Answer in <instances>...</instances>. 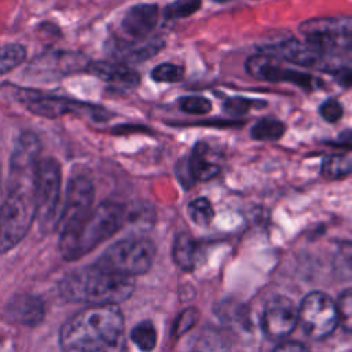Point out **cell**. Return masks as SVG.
Instances as JSON below:
<instances>
[{
  "mask_svg": "<svg viewBox=\"0 0 352 352\" xmlns=\"http://www.w3.org/2000/svg\"><path fill=\"white\" fill-rule=\"evenodd\" d=\"M124 318L117 305H91L74 314L60 327L63 352H120Z\"/></svg>",
  "mask_w": 352,
  "mask_h": 352,
  "instance_id": "1",
  "label": "cell"
},
{
  "mask_svg": "<svg viewBox=\"0 0 352 352\" xmlns=\"http://www.w3.org/2000/svg\"><path fill=\"white\" fill-rule=\"evenodd\" d=\"M59 292L65 300L73 302L117 305L132 294L133 280L92 264L65 275L59 283Z\"/></svg>",
  "mask_w": 352,
  "mask_h": 352,
  "instance_id": "2",
  "label": "cell"
},
{
  "mask_svg": "<svg viewBox=\"0 0 352 352\" xmlns=\"http://www.w3.org/2000/svg\"><path fill=\"white\" fill-rule=\"evenodd\" d=\"M124 220V210L114 202H103L84 219L60 228L59 249L66 260H77L114 235Z\"/></svg>",
  "mask_w": 352,
  "mask_h": 352,
  "instance_id": "3",
  "label": "cell"
},
{
  "mask_svg": "<svg viewBox=\"0 0 352 352\" xmlns=\"http://www.w3.org/2000/svg\"><path fill=\"white\" fill-rule=\"evenodd\" d=\"M34 219V177H8V192L0 205V254L25 238Z\"/></svg>",
  "mask_w": 352,
  "mask_h": 352,
  "instance_id": "4",
  "label": "cell"
},
{
  "mask_svg": "<svg viewBox=\"0 0 352 352\" xmlns=\"http://www.w3.org/2000/svg\"><path fill=\"white\" fill-rule=\"evenodd\" d=\"M154 245L146 238H125L113 243L96 265L121 276L132 278L147 272L154 258Z\"/></svg>",
  "mask_w": 352,
  "mask_h": 352,
  "instance_id": "5",
  "label": "cell"
},
{
  "mask_svg": "<svg viewBox=\"0 0 352 352\" xmlns=\"http://www.w3.org/2000/svg\"><path fill=\"white\" fill-rule=\"evenodd\" d=\"M62 170L54 158L38 161L34 175V204L36 219L43 230L50 231L59 221Z\"/></svg>",
  "mask_w": 352,
  "mask_h": 352,
  "instance_id": "6",
  "label": "cell"
},
{
  "mask_svg": "<svg viewBox=\"0 0 352 352\" xmlns=\"http://www.w3.org/2000/svg\"><path fill=\"white\" fill-rule=\"evenodd\" d=\"M298 319L304 333L314 340H323L338 326L336 302L322 292L307 294L298 308Z\"/></svg>",
  "mask_w": 352,
  "mask_h": 352,
  "instance_id": "7",
  "label": "cell"
},
{
  "mask_svg": "<svg viewBox=\"0 0 352 352\" xmlns=\"http://www.w3.org/2000/svg\"><path fill=\"white\" fill-rule=\"evenodd\" d=\"M305 41L322 51L349 50L352 38V21L349 16L314 18L300 25Z\"/></svg>",
  "mask_w": 352,
  "mask_h": 352,
  "instance_id": "8",
  "label": "cell"
},
{
  "mask_svg": "<svg viewBox=\"0 0 352 352\" xmlns=\"http://www.w3.org/2000/svg\"><path fill=\"white\" fill-rule=\"evenodd\" d=\"M298 320V308L283 296L272 297L264 308L261 327L267 338L280 341L294 330Z\"/></svg>",
  "mask_w": 352,
  "mask_h": 352,
  "instance_id": "9",
  "label": "cell"
},
{
  "mask_svg": "<svg viewBox=\"0 0 352 352\" xmlns=\"http://www.w3.org/2000/svg\"><path fill=\"white\" fill-rule=\"evenodd\" d=\"M28 109L41 117L55 118L67 113H87L96 121H104L110 116L103 107H98L89 103H81L62 96H32L28 99Z\"/></svg>",
  "mask_w": 352,
  "mask_h": 352,
  "instance_id": "10",
  "label": "cell"
},
{
  "mask_svg": "<svg viewBox=\"0 0 352 352\" xmlns=\"http://www.w3.org/2000/svg\"><path fill=\"white\" fill-rule=\"evenodd\" d=\"M89 59H87L82 54L69 52V51H56L51 54H45L28 67V74L34 78H52L62 77L65 74H70L80 70H88Z\"/></svg>",
  "mask_w": 352,
  "mask_h": 352,
  "instance_id": "11",
  "label": "cell"
},
{
  "mask_svg": "<svg viewBox=\"0 0 352 352\" xmlns=\"http://www.w3.org/2000/svg\"><path fill=\"white\" fill-rule=\"evenodd\" d=\"M94 197L95 190L91 180L84 176L73 177L66 188L65 204L59 214L58 226L63 228L84 219L91 212Z\"/></svg>",
  "mask_w": 352,
  "mask_h": 352,
  "instance_id": "12",
  "label": "cell"
},
{
  "mask_svg": "<svg viewBox=\"0 0 352 352\" xmlns=\"http://www.w3.org/2000/svg\"><path fill=\"white\" fill-rule=\"evenodd\" d=\"M271 52H276L282 58L297 63L300 66H318L324 56V51L309 43H301L296 38H289L280 41L276 45H272Z\"/></svg>",
  "mask_w": 352,
  "mask_h": 352,
  "instance_id": "13",
  "label": "cell"
},
{
  "mask_svg": "<svg viewBox=\"0 0 352 352\" xmlns=\"http://www.w3.org/2000/svg\"><path fill=\"white\" fill-rule=\"evenodd\" d=\"M6 314L11 320L16 323L36 326L44 318V305L36 296L18 294L7 304Z\"/></svg>",
  "mask_w": 352,
  "mask_h": 352,
  "instance_id": "14",
  "label": "cell"
},
{
  "mask_svg": "<svg viewBox=\"0 0 352 352\" xmlns=\"http://www.w3.org/2000/svg\"><path fill=\"white\" fill-rule=\"evenodd\" d=\"M158 7L155 4H136L128 10L122 19V29L133 38L147 36L155 26Z\"/></svg>",
  "mask_w": 352,
  "mask_h": 352,
  "instance_id": "15",
  "label": "cell"
},
{
  "mask_svg": "<svg viewBox=\"0 0 352 352\" xmlns=\"http://www.w3.org/2000/svg\"><path fill=\"white\" fill-rule=\"evenodd\" d=\"M88 70L104 81L125 87H135L140 80L135 70L118 62H92Z\"/></svg>",
  "mask_w": 352,
  "mask_h": 352,
  "instance_id": "16",
  "label": "cell"
},
{
  "mask_svg": "<svg viewBox=\"0 0 352 352\" xmlns=\"http://www.w3.org/2000/svg\"><path fill=\"white\" fill-rule=\"evenodd\" d=\"M245 69L252 77L265 81H282V76L285 72L280 63L272 55L267 54H257L249 56L245 63Z\"/></svg>",
  "mask_w": 352,
  "mask_h": 352,
  "instance_id": "17",
  "label": "cell"
},
{
  "mask_svg": "<svg viewBox=\"0 0 352 352\" xmlns=\"http://www.w3.org/2000/svg\"><path fill=\"white\" fill-rule=\"evenodd\" d=\"M201 248L198 242L186 232L176 236L173 243V260L184 271H191L198 265Z\"/></svg>",
  "mask_w": 352,
  "mask_h": 352,
  "instance_id": "18",
  "label": "cell"
},
{
  "mask_svg": "<svg viewBox=\"0 0 352 352\" xmlns=\"http://www.w3.org/2000/svg\"><path fill=\"white\" fill-rule=\"evenodd\" d=\"M206 144L199 142L195 144L191 157L187 160L191 176L195 180L206 182L216 177L220 172V168L216 164L206 161Z\"/></svg>",
  "mask_w": 352,
  "mask_h": 352,
  "instance_id": "19",
  "label": "cell"
},
{
  "mask_svg": "<svg viewBox=\"0 0 352 352\" xmlns=\"http://www.w3.org/2000/svg\"><path fill=\"white\" fill-rule=\"evenodd\" d=\"M351 172V158L348 154H331L322 162V176L327 180H340Z\"/></svg>",
  "mask_w": 352,
  "mask_h": 352,
  "instance_id": "20",
  "label": "cell"
},
{
  "mask_svg": "<svg viewBox=\"0 0 352 352\" xmlns=\"http://www.w3.org/2000/svg\"><path fill=\"white\" fill-rule=\"evenodd\" d=\"M131 340L142 352H151L157 345V331L151 320H142L131 331Z\"/></svg>",
  "mask_w": 352,
  "mask_h": 352,
  "instance_id": "21",
  "label": "cell"
},
{
  "mask_svg": "<svg viewBox=\"0 0 352 352\" xmlns=\"http://www.w3.org/2000/svg\"><path fill=\"white\" fill-rule=\"evenodd\" d=\"M285 131L286 126L282 121L268 117L256 122L250 131V135L256 140H278L283 136Z\"/></svg>",
  "mask_w": 352,
  "mask_h": 352,
  "instance_id": "22",
  "label": "cell"
},
{
  "mask_svg": "<svg viewBox=\"0 0 352 352\" xmlns=\"http://www.w3.org/2000/svg\"><path fill=\"white\" fill-rule=\"evenodd\" d=\"M26 58V50L21 44L12 43L0 47V76L19 66Z\"/></svg>",
  "mask_w": 352,
  "mask_h": 352,
  "instance_id": "23",
  "label": "cell"
},
{
  "mask_svg": "<svg viewBox=\"0 0 352 352\" xmlns=\"http://www.w3.org/2000/svg\"><path fill=\"white\" fill-rule=\"evenodd\" d=\"M188 214L192 221L198 226H208L214 216V210L209 199L206 198H197L188 204Z\"/></svg>",
  "mask_w": 352,
  "mask_h": 352,
  "instance_id": "24",
  "label": "cell"
},
{
  "mask_svg": "<svg viewBox=\"0 0 352 352\" xmlns=\"http://www.w3.org/2000/svg\"><path fill=\"white\" fill-rule=\"evenodd\" d=\"M201 7V0H176L165 7L164 15L168 19H179L192 15Z\"/></svg>",
  "mask_w": 352,
  "mask_h": 352,
  "instance_id": "25",
  "label": "cell"
},
{
  "mask_svg": "<svg viewBox=\"0 0 352 352\" xmlns=\"http://www.w3.org/2000/svg\"><path fill=\"white\" fill-rule=\"evenodd\" d=\"M184 70L173 63H161L151 72V78L157 82H177L183 78Z\"/></svg>",
  "mask_w": 352,
  "mask_h": 352,
  "instance_id": "26",
  "label": "cell"
},
{
  "mask_svg": "<svg viewBox=\"0 0 352 352\" xmlns=\"http://www.w3.org/2000/svg\"><path fill=\"white\" fill-rule=\"evenodd\" d=\"M179 107L188 114H206L212 109L209 99L198 95L183 96L179 99Z\"/></svg>",
  "mask_w": 352,
  "mask_h": 352,
  "instance_id": "27",
  "label": "cell"
},
{
  "mask_svg": "<svg viewBox=\"0 0 352 352\" xmlns=\"http://www.w3.org/2000/svg\"><path fill=\"white\" fill-rule=\"evenodd\" d=\"M338 324H341L345 331H351V320H352V294L351 290L346 289L340 294L338 302H336Z\"/></svg>",
  "mask_w": 352,
  "mask_h": 352,
  "instance_id": "28",
  "label": "cell"
},
{
  "mask_svg": "<svg viewBox=\"0 0 352 352\" xmlns=\"http://www.w3.org/2000/svg\"><path fill=\"white\" fill-rule=\"evenodd\" d=\"M256 103L257 102L253 99H248V98H242V96H232L224 102L223 110L228 116L238 117V116L246 114L250 109L254 107Z\"/></svg>",
  "mask_w": 352,
  "mask_h": 352,
  "instance_id": "29",
  "label": "cell"
},
{
  "mask_svg": "<svg viewBox=\"0 0 352 352\" xmlns=\"http://www.w3.org/2000/svg\"><path fill=\"white\" fill-rule=\"evenodd\" d=\"M197 319H198V311H197L194 307L184 309V311L179 315V318H177L176 323H175L173 334H175L176 337H180L182 334H184L186 331H188V330L195 324Z\"/></svg>",
  "mask_w": 352,
  "mask_h": 352,
  "instance_id": "30",
  "label": "cell"
},
{
  "mask_svg": "<svg viewBox=\"0 0 352 352\" xmlns=\"http://www.w3.org/2000/svg\"><path fill=\"white\" fill-rule=\"evenodd\" d=\"M319 113L320 116L329 121V122H336L338 121L342 114H344V109H342V104L336 100V99H327L322 103L320 109H319Z\"/></svg>",
  "mask_w": 352,
  "mask_h": 352,
  "instance_id": "31",
  "label": "cell"
},
{
  "mask_svg": "<svg viewBox=\"0 0 352 352\" xmlns=\"http://www.w3.org/2000/svg\"><path fill=\"white\" fill-rule=\"evenodd\" d=\"M272 352H309V351L305 345H302L300 342L285 341V342H280L279 345H276Z\"/></svg>",
  "mask_w": 352,
  "mask_h": 352,
  "instance_id": "32",
  "label": "cell"
},
{
  "mask_svg": "<svg viewBox=\"0 0 352 352\" xmlns=\"http://www.w3.org/2000/svg\"><path fill=\"white\" fill-rule=\"evenodd\" d=\"M334 76L340 81V84H342L345 87H349V84H351V72H349L348 67L341 69V70H336Z\"/></svg>",
  "mask_w": 352,
  "mask_h": 352,
  "instance_id": "33",
  "label": "cell"
},
{
  "mask_svg": "<svg viewBox=\"0 0 352 352\" xmlns=\"http://www.w3.org/2000/svg\"><path fill=\"white\" fill-rule=\"evenodd\" d=\"M136 132V131H140V132H143V131H148L147 128H144V126H140V125H118L114 131H113V133H125V132Z\"/></svg>",
  "mask_w": 352,
  "mask_h": 352,
  "instance_id": "34",
  "label": "cell"
},
{
  "mask_svg": "<svg viewBox=\"0 0 352 352\" xmlns=\"http://www.w3.org/2000/svg\"><path fill=\"white\" fill-rule=\"evenodd\" d=\"M216 3H226V1H230V0H214Z\"/></svg>",
  "mask_w": 352,
  "mask_h": 352,
  "instance_id": "35",
  "label": "cell"
},
{
  "mask_svg": "<svg viewBox=\"0 0 352 352\" xmlns=\"http://www.w3.org/2000/svg\"><path fill=\"white\" fill-rule=\"evenodd\" d=\"M0 176H1V168H0Z\"/></svg>",
  "mask_w": 352,
  "mask_h": 352,
  "instance_id": "36",
  "label": "cell"
}]
</instances>
